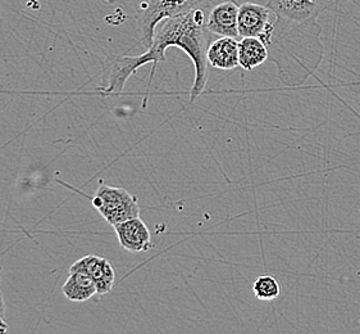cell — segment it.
I'll return each mask as SVG.
<instances>
[{
    "instance_id": "4fadbf2b",
    "label": "cell",
    "mask_w": 360,
    "mask_h": 334,
    "mask_svg": "<svg viewBox=\"0 0 360 334\" xmlns=\"http://www.w3.org/2000/svg\"><path fill=\"white\" fill-rule=\"evenodd\" d=\"M252 292L260 301H274L281 293L280 282L272 276H262L254 282Z\"/></svg>"
},
{
    "instance_id": "2e32d148",
    "label": "cell",
    "mask_w": 360,
    "mask_h": 334,
    "mask_svg": "<svg viewBox=\"0 0 360 334\" xmlns=\"http://www.w3.org/2000/svg\"><path fill=\"white\" fill-rule=\"evenodd\" d=\"M0 278H1V266H0Z\"/></svg>"
},
{
    "instance_id": "277c9868",
    "label": "cell",
    "mask_w": 360,
    "mask_h": 334,
    "mask_svg": "<svg viewBox=\"0 0 360 334\" xmlns=\"http://www.w3.org/2000/svg\"><path fill=\"white\" fill-rule=\"evenodd\" d=\"M90 201L109 225L115 226L140 216V206L136 197L132 196L124 188L101 184Z\"/></svg>"
},
{
    "instance_id": "52a82bcc",
    "label": "cell",
    "mask_w": 360,
    "mask_h": 334,
    "mask_svg": "<svg viewBox=\"0 0 360 334\" xmlns=\"http://www.w3.org/2000/svg\"><path fill=\"white\" fill-rule=\"evenodd\" d=\"M113 228L121 247L129 252L140 254L154 247L150 230L140 216L126 220Z\"/></svg>"
},
{
    "instance_id": "6da1fadb",
    "label": "cell",
    "mask_w": 360,
    "mask_h": 334,
    "mask_svg": "<svg viewBox=\"0 0 360 334\" xmlns=\"http://www.w3.org/2000/svg\"><path fill=\"white\" fill-rule=\"evenodd\" d=\"M207 18L208 16L204 8H193L168 17L157 26L152 47L144 54L135 57L109 56L103 66L107 78V92L112 94L121 93L131 76L148 63L154 65L148 85L150 87L157 66L166 61L167 49L176 47L185 51L194 65V84L190 92V102H194L202 95L208 80L207 54L210 45V31L207 27Z\"/></svg>"
},
{
    "instance_id": "8fae6325",
    "label": "cell",
    "mask_w": 360,
    "mask_h": 334,
    "mask_svg": "<svg viewBox=\"0 0 360 334\" xmlns=\"http://www.w3.org/2000/svg\"><path fill=\"white\" fill-rule=\"evenodd\" d=\"M62 293L71 302H85L98 295L94 280L82 271H70L65 283L62 285Z\"/></svg>"
},
{
    "instance_id": "8992f818",
    "label": "cell",
    "mask_w": 360,
    "mask_h": 334,
    "mask_svg": "<svg viewBox=\"0 0 360 334\" xmlns=\"http://www.w3.org/2000/svg\"><path fill=\"white\" fill-rule=\"evenodd\" d=\"M70 271L86 273L94 280L98 295L104 296L113 290L115 283V266L110 262L96 254H87L72 264Z\"/></svg>"
},
{
    "instance_id": "3957f363",
    "label": "cell",
    "mask_w": 360,
    "mask_h": 334,
    "mask_svg": "<svg viewBox=\"0 0 360 334\" xmlns=\"http://www.w3.org/2000/svg\"><path fill=\"white\" fill-rule=\"evenodd\" d=\"M104 1L107 4H113L115 0ZM210 1L212 0H144L136 16L141 43L149 49L152 47L155 29L160 22L193 8H204Z\"/></svg>"
},
{
    "instance_id": "5bb4252c",
    "label": "cell",
    "mask_w": 360,
    "mask_h": 334,
    "mask_svg": "<svg viewBox=\"0 0 360 334\" xmlns=\"http://www.w3.org/2000/svg\"><path fill=\"white\" fill-rule=\"evenodd\" d=\"M4 314H6V301L3 297V293L0 291V318H4Z\"/></svg>"
},
{
    "instance_id": "9a60e30c",
    "label": "cell",
    "mask_w": 360,
    "mask_h": 334,
    "mask_svg": "<svg viewBox=\"0 0 360 334\" xmlns=\"http://www.w3.org/2000/svg\"><path fill=\"white\" fill-rule=\"evenodd\" d=\"M8 324L6 323L4 318H0V334L7 333Z\"/></svg>"
},
{
    "instance_id": "5b68a950",
    "label": "cell",
    "mask_w": 360,
    "mask_h": 334,
    "mask_svg": "<svg viewBox=\"0 0 360 334\" xmlns=\"http://www.w3.org/2000/svg\"><path fill=\"white\" fill-rule=\"evenodd\" d=\"M274 12L255 3H243L238 7V35L241 37H259L268 45L271 42L274 22H271Z\"/></svg>"
},
{
    "instance_id": "7c38bea8",
    "label": "cell",
    "mask_w": 360,
    "mask_h": 334,
    "mask_svg": "<svg viewBox=\"0 0 360 334\" xmlns=\"http://www.w3.org/2000/svg\"><path fill=\"white\" fill-rule=\"evenodd\" d=\"M268 56V48L259 37H243L238 42L240 67L246 71H252L255 67L263 65Z\"/></svg>"
},
{
    "instance_id": "ba28073f",
    "label": "cell",
    "mask_w": 360,
    "mask_h": 334,
    "mask_svg": "<svg viewBox=\"0 0 360 334\" xmlns=\"http://www.w3.org/2000/svg\"><path fill=\"white\" fill-rule=\"evenodd\" d=\"M238 6L233 0L218 3L210 9L207 27L210 34L218 37H236L238 35Z\"/></svg>"
},
{
    "instance_id": "30bf717a",
    "label": "cell",
    "mask_w": 360,
    "mask_h": 334,
    "mask_svg": "<svg viewBox=\"0 0 360 334\" xmlns=\"http://www.w3.org/2000/svg\"><path fill=\"white\" fill-rule=\"evenodd\" d=\"M266 6L274 16L297 21L319 15V7L314 0H268Z\"/></svg>"
},
{
    "instance_id": "7a4b0ae2",
    "label": "cell",
    "mask_w": 360,
    "mask_h": 334,
    "mask_svg": "<svg viewBox=\"0 0 360 334\" xmlns=\"http://www.w3.org/2000/svg\"><path fill=\"white\" fill-rule=\"evenodd\" d=\"M321 37L318 16L302 21L274 16L268 59L277 66L278 79L285 85H303L316 73L323 59Z\"/></svg>"
},
{
    "instance_id": "9c48e42d",
    "label": "cell",
    "mask_w": 360,
    "mask_h": 334,
    "mask_svg": "<svg viewBox=\"0 0 360 334\" xmlns=\"http://www.w3.org/2000/svg\"><path fill=\"white\" fill-rule=\"evenodd\" d=\"M208 63L218 68L230 71L240 66L238 42L236 37H221L209 45Z\"/></svg>"
}]
</instances>
